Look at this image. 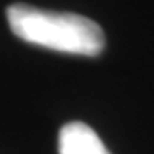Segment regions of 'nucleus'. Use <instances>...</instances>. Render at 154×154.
<instances>
[{"mask_svg": "<svg viewBox=\"0 0 154 154\" xmlns=\"http://www.w3.org/2000/svg\"><path fill=\"white\" fill-rule=\"evenodd\" d=\"M7 21L17 38L43 48L84 57H96L105 48L99 24L79 14L14 4L7 7Z\"/></svg>", "mask_w": 154, "mask_h": 154, "instance_id": "obj_1", "label": "nucleus"}, {"mask_svg": "<svg viewBox=\"0 0 154 154\" xmlns=\"http://www.w3.org/2000/svg\"><path fill=\"white\" fill-rule=\"evenodd\" d=\"M58 154H110V151L89 125L70 122L60 128Z\"/></svg>", "mask_w": 154, "mask_h": 154, "instance_id": "obj_2", "label": "nucleus"}]
</instances>
